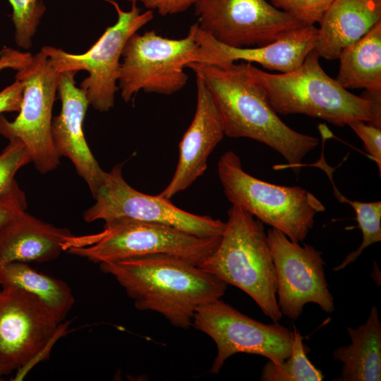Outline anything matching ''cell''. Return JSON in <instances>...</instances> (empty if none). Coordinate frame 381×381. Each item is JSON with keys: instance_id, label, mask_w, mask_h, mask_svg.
<instances>
[{"instance_id": "5bb4252c", "label": "cell", "mask_w": 381, "mask_h": 381, "mask_svg": "<svg viewBox=\"0 0 381 381\" xmlns=\"http://www.w3.org/2000/svg\"><path fill=\"white\" fill-rule=\"evenodd\" d=\"M59 323L35 295L8 286L0 289V362L18 380L24 370L53 342Z\"/></svg>"}, {"instance_id": "83f0119b", "label": "cell", "mask_w": 381, "mask_h": 381, "mask_svg": "<svg viewBox=\"0 0 381 381\" xmlns=\"http://www.w3.org/2000/svg\"><path fill=\"white\" fill-rule=\"evenodd\" d=\"M363 121H356L349 126L363 142L365 150L375 160L381 175V128Z\"/></svg>"}, {"instance_id": "5b68a950", "label": "cell", "mask_w": 381, "mask_h": 381, "mask_svg": "<svg viewBox=\"0 0 381 381\" xmlns=\"http://www.w3.org/2000/svg\"><path fill=\"white\" fill-rule=\"evenodd\" d=\"M104 222L99 233L68 237L64 251L97 264L164 254L198 266L216 249L222 237H200L171 226L126 218Z\"/></svg>"}, {"instance_id": "30bf717a", "label": "cell", "mask_w": 381, "mask_h": 381, "mask_svg": "<svg viewBox=\"0 0 381 381\" xmlns=\"http://www.w3.org/2000/svg\"><path fill=\"white\" fill-rule=\"evenodd\" d=\"M122 167L118 164L106 172L102 185L92 195L95 204L83 213L85 222L126 218L171 226L200 237L222 236L225 222L190 213L174 205L170 199L135 190L125 181Z\"/></svg>"}, {"instance_id": "ffe728a7", "label": "cell", "mask_w": 381, "mask_h": 381, "mask_svg": "<svg viewBox=\"0 0 381 381\" xmlns=\"http://www.w3.org/2000/svg\"><path fill=\"white\" fill-rule=\"evenodd\" d=\"M351 342L333 352V358L342 363L337 381L381 380V323L378 310L372 306L364 324L346 327Z\"/></svg>"}, {"instance_id": "2e32d148", "label": "cell", "mask_w": 381, "mask_h": 381, "mask_svg": "<svg viewBox=\"0 0 381 381\" xmlns=\"http://www.w3.org/2000/svg\"><path fill=\"white\" fill-rule=\"evenodd\" d=\"M76 73H60L57 93L61 110L52 119V138L57 154L71 161L92 195L102 185L106 171L95 158L84 135L83 121L90 104L85 92L75 85Z\"/></svg>"}, {"instance_id": "ba28073f", "label": "cell", "mask_w": 381, "mask_h": 381, "mask_svg": "<svg viewBox=\"0 0 381 381\" xmlns=\"http://www.w3.org/2000/svg\"><path fill=\"white\" fill-rule=\"evenodd\" d=\"M110 3L117 13V20L108 27L98 40L85 53L69 54L61 49L46 46L41 49L48 56L59 72L85 71L88 76L80 85L90 105L100 112L109 111L114 104L123 49L129 39L150 22L153 11L142 13L136 2L125 11L116 1Z\"/></svg>"}, {"instance_id": "7402d4cb", "label": "cell", "mask_w": 381, "mask_h": 381, "mask_svg": "<svg viewBox=\"0 0 381 381\" xmlns=\"http://www.w3.org/2000/svg\"><path fill=\"white\" fill-rule=\"evenodd\" d=\"M15 286L37 296L63 322L75 303L73 292L63 280L39 272L27 262H12L0 266V286Z\"/></svg>"}, {"instance_id": "8992f818", "label": "cell", "mask_w": 381, "mask_h": 381, "mask_svg": "<svg viewBox=\"0 0 381 381\" xmlns=\"http://www.w3.org/2000/svg\"><path fill=\"white\" fill-rule=\"evenodd\" d=\"M217 173L232 205L279 230L294 242L303 241L314 225L316 214L325 210L320 200L301 187L279 186L250 175L234 151L222 155Z\"/></svg>"}, {"instance_id": "6da1fadb", "label": "cell", "mask_w": 381, "mask_h": 381, "mask_svg": "<svg viewBox=\"0 0 381 381\" xmlns=\"http://www.w3.org/2000/svg\"><path fill=\"white\" fill-rule=\"evenodd\" d=\"M123 288L135 308L164 316L188 329L198 308L221 298L227 284L182 258L164 254L133 257L99 264Z\"/></svg>"}, {"instance_id": "8fae6325", "label": "cell", "mask_w": 381, "mask_h": 381, "mask_svg": "<svg viewBox=\"0 0 381 381\" xmlns=\"http://www.w3.org/2000/svg\"><path fill=\"white\" fill-rule=\"evenodd\" d=\"M192 326L216 344L217 353L210 370L213 374H217L235 353L262 356L275 364L282 363L291 353L292 331L278 322L265 324L255 320L221 298L200 306Z\"/></svg>"}, {"instance_id": "4fadbf2b", "label": "cell", "mask_w": 381, "mask_h": 381, "mask_svg": "<svg viewBox=\"0 0 381 381\" xmlns=\"http://www.w3.org/2000/svg\"><path fill=\"white\" fill-rule=\"evenodd\" d=\"M267 236L282 314L296 320L308 303L318 305L325 313H332L334 302L326 280L322 252L309 244L301 246L274 228L267 231Z\"/></svg>"}, {"instance_id": "7c38bea8", "label": "cell", "mask_w": 381, "mask_h": 381, "mask_svg": "<svg viewBox=\"0 0 381 381\" xmlns=\"http://www.w3.org/2000/svg\"><path fill=\"white\" fill-rule=\"evenodd\" d=\"M198 27L236 48L261 47L306 24L266 0H196Z\"/></svg>"}, {"instance_id": "7a4b0ae2", "label": "cell", "mask_w": 381, "mask_h": 381, "mask_svg": "<svg viewBox=\"0 0 381 381\" xmlns=\"http://www.w3.org/2000/svg\"><path fill=\"white\" fill-rule=\"evenodd\" d=\"M191 69L205 82L219 108L224 134L247 138L267 145L299 169L303 159L319 144L317 138L298 133L278 116L262 88L246 70L244 62L220 67L190 62Z\"/></svg>"}, {"instance_id": "9c48e42d", "label": "cell", "mask_w": 381, "mask_h": 381, "mask_svg": "<svg viewBox=\"0 0 381 381\" xmlns=\"http://www.w3.org/2000/svg\"><path fill=\"white\" fill-rule=\"evenodd\" d=\"M198 49L190 33L182 39H169L155 30L135 32L122 52L118 87L129 102L140 90L169 95L181 90L188 77L184 71Z\"/></svg>"}, {"instance_id": "1f68e13d", "label": "cell", "mask_w": 381, "mask_h": 381, "mask_svg": "<svg viewBox=\"0 0 381 381\" xmlns=\"http://www.w3.org/2000/svg\"><path fill=\"white\" fill-rule=\"evenodd\" d=\"M13 370L0 362V381L4 380V376L11 373Z\"/></svg>"}, {"instance_id": "4dcf8cb0", "label": "cell", "mask_w": 381, "mask_h": 381, "mask_svg": "<svg viewBox=\"0 0 381 381\" xmlns=\"http://www.w3.org/2000/svg\"><path fill=\"white\" fill-rule=\"evenodd\" d=\"M30 56V53L20 52L11 48L4 47L0 51V71L5 68L18 71Z\"/></svg>"}, {"instance_id": "9a60e30c", "label": "cell", "mask_w": 381, "mask_h": 381, "mask_svg": "<svg viewBox=\"0 0 381 381\" xmlns=\"http://www.w3.org/2000/svg\"><path fill=\"white\" fill-rule=\"evenodd\" d=\"M188 33L198 44L190 62L225 67L241 60L281 73L299 68L314 50L318 39V28L315 25H305L292 30L274 42L257 47L236 48L225 45L202 31L197 23L190 27Z\"/></svg>"}, {"instance_id": "52a82bcc", "label": "cell", "mask_w": 381, "mask_h": 381, "mask_svg": "<svg viewBox=\"0 0 381 381\" xmlns=\"http://www.w3.org/2000/svg\"><path fill=\"white\" fill-rule=\"evenodd\" d=\"M60 72L41 49L17 71L16 79L23 83L19 114L12 121L0 114V135L19 139L27 147L36 169L44 174L60 164L52 138V109Z\"/></svg>"}, {"instance_id": "3957f363", "label": "cell", "mask_w": 381, "mask_h": 381, "mask_svg": "<svg viewBox=\"0 0 381 381\" xmlns=\"http://www.w3.org/2000/svg\"><path fill=\"white\" fill-rule=\"evenodd\" d=\"M319 58L313 50L297 69L277 74L244 64L277 114H305L337 126L363 121L381 128V92L351 93L325 72Z\"/></svg>"}, {"instance_id": "484cf974", "label": "cell", "mask_w": 381, "mask_h": 381, "mask_svg": "<svg viewBox=\"0 0 381 381\" xmlns=\"http://www.w3.org/2000/svg\"><path fill=\"white\" fill-rule=\"evenodd\" d=\"M13 9L16 44L28 49L46 8L39 0H8Z\"/></svg>"}, {"instance_id": "44dd1931", "label": "cell", "mask_w": 381, "mask_h": 381, "mask_svg": "<svg viewBox=\"0 0 381 381\" xmlns=\"http://www.w3.org/2000/svg\"><path fill=\"white\" fill-rule=\"evenodd\" d=\"M336 80L345 89L381 92V22L341 51Z\"/></svg>"}, {"instance_id": "e0dca14e", "label": "cell", "mask_w": 381, "mask_h": 381, "mask_svg": "<svg viewBox=\"0 0 381 381\" xmlns=\"http://www.w3.org/2000/svg\"><path fill=\"white\" fill-rule=\"evenodd\" d=\"M197 104L194 117L179 144V160L171 180L159 196L171 199L187 189L207 169V159L224 134L219 108L203 80L195 75Z\"/></svg>"}, {"instance_id": "f546056e", "label": "cell", "mask_w": 381, "mask_h": 381, "mask_svg": "<svg viewBox=\"0 0 381 381\" xmlns=\"http://www.w3.org/2000/svg\"><path fill=\"white\" fill-rule=\"evenodd\" d=\"M149 10H156L162 16L182 13L193 6L196 0H137Z\"/></svg>"}, {"instance_id": "f1b7e54d", "label": "cell", "mask_w": 381, "mask_h": 381, "mask_svg": "<svg viewBox=\"0 0 381 381\" xmlns=\"http://www.w3.org/2000/svg\"><path fill=\"white\" fill-rule=\"evenodd\" d=\"M27 208L25 193L15 196L0 197V229Z\"/></svg>"}, {"instance_id": "277c9868", "label": "cell", "mask_w": 381, "mask_h": 381, "mask_svg": "<svg viewBox=\"0 0 381 381\" xmlns=\"http://www.w3.org/2000/svg\"><path fill=\"white\" fill-rule=\"evenodd\" d=\"M198 267L244 291L273 322L282 318L267 233L246 210L231 205L217 247Z\"/></svg>"}, {"instance_id": "d6a6232c", "label": "cell", "mask_w": 381, "mask_h": 381, "mask_svg": "<svg viewBox=\"0 0 381 381\" xmlns=\"http://www.w3.org/2000/svg\"><path fill=\"white\" fill-rule=\"evenodd\" d=\"M114 1H117V0H114ZM124 1H128V2H131V3L137 2V0H124Z\"/></svg>"}, {"instance_id": "603a6c76", "label": "cell", "mask_w": 381, "mask_h": 381, "mask_svg": "<svg viewBox=\"0 0 381 381\" xmlns=\"http://www.w3.org/2000/svg\"><path fill=\"white\" fill-rule=\"evenodd\" d=\"M306 165L317 167L325 172L332 183L335 197L340 202L351 205L355 210L358 227L362 231L363 241L361 246L349 253L342 262L334 268V271H339L355 262L364 249L381 241V202H363L351 200L344 196L334 184L332 177L334 169L327 164L323 152L318 162Z\"/></svg>"}, {"instance_id": "cb8c5ba5", "label": "cell", "mask_w": 381, "mask_h": 381, "mask_svg": "<svg viewBox=\"0 0 381 381\" xmlns=\"http://www.w3.org/2000/svg\"><path fill=\"white\" fill-rule=\"evenodd\" d=\"M291 355L282 363L267 361L264 365L260 380L262 381H321L323 375L308 358L309 349L303 344V337L294 329Z\"/></svg>"}, {"instance_id": "ac0fdd59", "label": "cell", "mask_w": 381, "mask_h": 381, "mask_svg": "<svg viewBox=\"0 0 381 381\" xmlns=\"http://www.w3.org/2000/svg\"><path fill=\"white\" fill-rule=\"evenodd\" d=\"M71 235L69 229L55 226L25 211L0 229V266L12 262L55 260Z\"/></svg>"}, {"instance_id": "d6986e66", "label": "cell", "mask_w": 381, "mask_h": 381, "mask_svg": "<svg viewBox=\"0 0 381 381\" xmlns=\"http://www.w3.org/2000/svg\"><path fill=\"white\" fill-rule=\"evenodd\" d=\"M380 22L381 0H334L319 22L314 51L320 57L337 59Z\"/></svg>"}, {"instance_id": "d4e9b609", "label": "cell", "mask_w": 381, "mask_h": 381, "mask_svg": "<svg viewBox=\"0 0 381 381\" xmlns=\"http://www.w3.org/2000/svg\"><path fill=\"white\" fill-rule=\"evenodd\" d=\"M32 162L30 153L19 139L9 140L0 154V197H10L24 193L15 176L25 165Z\"/></svg>"}, {"instance_id": "4316f807", "label": "cell", "mask_w": 381, "mask_h": 381, "mask_svg": "<svg viewBox=\"0 0 381 381\" xmlns=\"http://www.w3.org/2000/svg\"><path fill=\"white\" fill-rule=\"evenodd\" d=\"M270 4L306 25L319 23L334 0H270Z\"/></svg>"}]
</instances>
